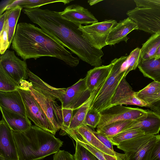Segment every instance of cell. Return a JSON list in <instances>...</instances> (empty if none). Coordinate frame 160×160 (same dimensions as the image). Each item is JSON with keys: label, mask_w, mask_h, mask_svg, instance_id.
<instances>
[{"label": "cell", "mask_w": 160, "mask_h": 160, "mask_svg": "<svg viewBox=\"0 0 160 160\" xmlns=\"http://www.w3.org/2000/svg\"><path fill=\"white\" fill-rule=\"evenodd\" d=\"M144 119L135 120L123 131L139 129L143 131L145 134L156 135L160 131V115L149 110Z\"/></svg>", "instance_id": "cell-16"}, {"label": "cell", "mask_w": 160, "mask_h": 160, "mask_svg": "<svg viewBox=\"0 0 160 160\" xmlns=\"http://www.w3.org/2000/svg\"><path fill=\"white\" fill-rule=\"evenodd\" d=\"M135 121L127 120L114 122L97 129V131L102 133L110 138L124 131Z\"/></svg>", "instance_id": "cell-28"}, {"label": "cell", "mask_w": 160, "mask_h": 160, "mask_svg": "<svg viewBox=\"0 0 160 160\" xmlns=\"http://www.w3.org/2000/svg\"><path fill=\"white\" fill-rule=\"evenodd\" d=\"M148 107L160 115V92L156 99L150 104Z\"/></svg>", "instance_id": "cell-42"}, {"label": "cell", "mask_w": 160, "mask_h": 160, "mask_svg": "<svg viewBox=\"0 0 160 160\" xmlns=\"http://www.w3.org/2000/svg\"><path fill=\"white\" fill-rule=\"evenodd\" d=\"M0 53H4L10 46L8 38V26L7 19L5 21L2 30L0 32Z\"/></svg>", "instance_id": "cell-35"}, {"label": "cell", "mask_w": 160, "mask_h": 160, "mask_svg": "<svg viewBox=\"0 0 160 160\" xmlns=\"http://www.w3.org/2000/svg\"><path fill=\"white\" fill-rule=\"evenodd\" d=\"M0 65L6 72L17 83L28 78V68L25 60L17 57L14 51L7 49L0 57Z\"/></svg>", "instance_id": "cell-9"}, {"label": "cell", "mask_w": 160, "mask_h": 160, "mask_svg": "<svg viewBox=\"0 0 160 160\" xmlns=\"http://www.w3.org/2000/svg\"><path fill=\"white\" fill-rule=\"evenodd\" d=\"M92 93L86 85L85 77L81 78L66 88L61 103L62 108L76 110L88 100Z\"/></svg>", "instance_id": "cell-10"}, {"label": "cell", "mask_w": 160, "mask_h": 160, "mask_svg": "<svg viewBox=\"0 0 160 160\" xmlns=\"http://www.w3.org/2000/svg\"><path fill=\"white\" fill-rule=\"evenodd\" d=\"M135 30H138V25L130 18L120 21L109 33L106 40L107 45H115L122 41L127 42L128 35Z\"/></svg>", "instance_id": "cell-15"}, {"label": "cell", "mask_w": 160, "mask_h": 160, "mask_svg": "<svg viewBox=\"0 0 160 160\" xmlns=\"http://www.w3.org/2000/svg\"><path fill=\"white\" fill-rule=\"evenodd\" d=\"M101 118L100 113L93 108L91 107L86 115L84 125L93 129L97 128Z\"/></svg>", "instance_id": "cell-34"}, {"label": "cell", "mask_w": 160, "mask_h": 160, "mask_svg": "<svg viewBox=\"0 0 160 160\" xmlns=\"http://www.w3.org/2000/svg\"><path fill=\"white\" fill-rule=\"evenodd\" d=\"M141 48H137L127 56L122 64L120 71L124 73V77L130 71L136 69L140 61Z\"/></svg>", "instance_id": "cell-29"}, {"label": "cell", "mask_w": 160, "mask_h": 160, "mask_svg": "<svg viewBox=\"0 0 160 160\" xmlns=\"http://www.w3.org/2000/svg\"><path fill=\"white\" fill-rule=\"evenodd\" d=\"M80 144L87 148L96 156L99 160H107L105 158L104 153L96 148L87 143L78 141Z\"/></svg>", "instance_id": "cell-39"}, {"label": "cell", "mask_w": 160, "mask_h": 160, "mask_svg": "<svg viewBox=\"0 0 160 160\" xmlns=\"http://www.w3.org/2000/svg\"><path fill=\"white\" fill-rule=\"evenodd\" d=\"M156 138V135H154L149 142L139 148L124 152L125 160H148L151 149Z\"/></svg>", "instance_id": "cell-25"}, {"label": "cell", "mask_w": 160, "mask_h": 160, "mask_svg": "<svg viewBox=\"0 0 160 160\" xmlns=\"http://www.w3.org/2000/svg\"><path fill=\"white\" fill-rule=\"evenodd\" d=\"M0 106L28 118L22 96L18 90L0 91Z\"/></svg>", "instance_id": "cell-18"}, {"label": "cell", "mask_w": 160, "mask_h": 160, "mask_svg": "<svg viewBox=\"0 0 160 160\" xmlns=\"http://www.w3.org/2000/svg\"><path fill=\"white\" fill-rule=\"evenodd\" d=\"M63 123L60 134L64 135L65 131L68 128L73 116L74 111L71 109L62 108Z\"/></svg>", "instance_id": "cell-36"}, {"label": "cell", "mask_w": 160, "mask_h": 160, "mask_svg": "<svg viewBox=\"0 0 160 160\" xmlns=\"http://www.w3.org/2000/svg\"><path fill=\"white\" fill-rule=\"evenodd\" d=\"M0 160H10L5 158H3L1 157H0Z\"/></svg>", "instance_id": "cell-47"}, {"label": "cell", "mask_w": 160, "mask_h": 160, "mask_svg": "<svg viewBox=\"0 0 160 160\" xmlns=\"http://www.w3.org/2000/svg\"><path fill=\"white\" fill-rule=\"evenodd\" d=\"M59 13L63 18L73 23L78 27L82 24L87 25L98 22L87 9L77 4L67 6Z\"/></svg>", "instance_id": "cell-13"}, {"label": "cell", "mask_w": 160, "mask_h": 160, "mask_svg": "<svg viewBox=\"0 0 160 160\" xmlns=\"http://www.w3.org/2000/svg\"><path fill=\"white\" fill-rule=\"evenodd\" d=\"M12 131L19 160H41L57 152L63 142L36 126L19 132Z\"/></svg>", "instance_id": "cell-2"}, {"label": "cell", "mask_w": 160, "mask_h": 160, "mask_svg": "<svg viewBox=\"0 0 160 160\" xmlns=\"http://www.w3.org/2000/svg\"><path fill=\"white\" fill-rule=\"evenodd\" d=\"M100 113L101 118L97 129L115 122L143 119L146 117L148 110L118 105L111 107Z\"/></svg>", "instance_id": "cell-7"}, {"label": "cell", "mask_w": 160, "mask_h": 160, "mask_svg": "<svg viewBox=\"0 0 160 160\" xmlns=\"http://www.w3.org/2000/svg\"><path fill=\"white\" fill-rule=\"evenodd\" d=\"M11 47L25 61L47 56L59 59L72 67L79 62V59L73 56L60 43L41 28L30 23L18 24Z\"/></svg>", "instance_id": "cell-1"}, {"label": "cell", "mask_w": 160, "mask_h": 160, "mask_svg": "<svg viewBox=\"0 0 160 160\" xmlns=\"http://www.w3.org/2000/svg\"><path fill=\"white\" fill-rule=\"evenodd\" d=\"M67 135L75 141L89 144L105 154L115 157L118 154V153L113 151L105 146L94 135L92 130L86 125H84L74 130L67 131L65 135Z\"/></svg>", "instance_id": "cell-12"}, {"label": "cell", "mask_w": 160, "mask_h": 160, "mask_svg": "<svg viewBox=\"0 0 160 160\" xmlns=\"http://www.w3.org/2000/svg\"><path fill=\"white\" fill-rule=\"evenodd\" d=\"M114 64L113 60L107 65L95 67L87 72L86 83L91 92L102 86L108 78Z\"/></svg>", "instance_id": "cell-17"}, {"label": "cell", "mask_w": 160, "mask_h": 160, "mask_svg": "<svg viewBox=\"0 0 160 160\" xmlns=\"http://www.w3.org/2000/svg\"><path fill=\"white\" fill-rule=\"evenodd\" d=\"M102 86L92 92L91 96L88 100L76 110V112L73 115L70 126L65 131L64 135H65L67 131L76 129L84 125L85 120L87 113L91 107V104L95 96Z\"/></svg>", "instance_id": "cell-20"}, {"label": "cell", "mask_w": 160, "mask_h": 160, "mask_svg": "<svg viewBox=\"0 0 160 160\" xmlns=\"http://www.w3.org/2000/svg\"><path fill=\"white\" fill-rule=\"evenodd\" d=\"M28 80L33 85L44 91L62 102L66 88H57L43 81L28 69Z\"/></svg>", "instance_id": "cell-22"}, {"label": "cell", "mask_w": 160, "mask_h": 160, "mask_svg": "<svg viewBox=\"0 0 160 160\" xmlns=\"http://www.w3.org/2000/svg\"><path fill=\"white\" fill-rule=\"evenodd\" d=\"M159 58H160V45L158 48L153 58H154L155 59H157Z\"/></svg>", "instance_id": "cell-46"}, {"label": "cell", "mask_w": 160, "mask_h": 160, "mask_svg": "<svg viewBox=\"0 0 160 160\" xmlns=\"http://www.w3.org/2000/svg\"><path fill=\"white\" fill-rule=\"evenodd\" d=\"M26 82L31 94L57 131H58L61 128L63 123L62 106L58 104L56 98L33 85L31 82L26 80Z\"/></svg>", "instance_id": "cell-5"}, {"label": "cell", "mask_w": 160, "mask_h": 160, "mask_svg": "<svg viewBox=\"0 0 160 160\" xmlns=\"http://www.w3.org/2000/svg\"><path fill=\"white\" fill-rule=\"evenodd\" d=\"M2 117L12 131L22 132L29 129L31 126L28 118L0 106Z\"/></svg>", "instance_id": "cell-19"}, {"label": "cell", "mask_w": 160, "mask_h": 160, "mask_svg": "<svg viewBox=\"0 0 160 160\" xmlns=\"http://www.w3.org/2000/svg\"><path fill=\"white\" fill-rule=\"evenodd\" d=\"M123 78L116 89L111 101V107L122 105H132L148 107V105L139 99L135 95V92Z\"/></svg>", "instance_id": "cell-14"}, {"label": "cell", "mask_w": 160, "mask_h": 160, "mask_svg": "<svg viewBox=\"0 0 160 160\" xmlns=\"http://www.w3.org/2000/svg\"><path fill=\"white\" fill-rule=\"evenodd\" d=\"M144 134L141 130L133 129L121 132L109 139L113 145L117 146L122 142Z\"/></svg>", "instance_id": "cell-32"}, {"label": "cell", "mask_w": 160, "mask_h": 160, "mask_svg": "<svg viewBox=\"0 0 160 160\" xmlns=\"http://www.w3.org/2000/svg\"><path fill=\"white\" fill-rule=\"evenodd\" d=\"M9 10H6L5 12L0 16V32L3 29L5 22L7 19Z\"/></svg>", "instance_id": "cell-44"}, {"label": "cell", "mask_w": 160, "mask_h": 160, "mask_svg": "<svg viewBox=\"0 0 160 160\" xmlns=\"http://www.w3.org/2000/svg\"><path fill=\"white\" fill-rule=\"evenodd\" d=\"M72 0H15L14 2L6 8V10L11 9L17 6H19L25 9H33L47 4L62 2L64 4L69 3Z\"/></svg>", "instance_id": "cell-26"}, {"label": "cell", "mask_w": 160, "mask_h": 160, "mask_svg": "<svg viewBox=\"0 0 160 160\" xmlns=\"http://www.w3.org/2000/svg\"><path fill=\"white\" fill-rule=\"evenodd\" d=\"M156 136V140L151 149L148 160H160V135Z\"/></svg>", "instance_id": "cell-38"}, {"label": "cell", "mask_w": 160, "mask_h": 160, "mask_svg": "<svg viewBox=\"0 0 160 160\" xmlns=\"http://www.w3.org/2000/svg\"><path fill=\"white\" fill-rule=\"evenodd\" d=\"M53 160H76L74 155L64 150H59L53 156Z\"/></svg>", "instance_id": "cell-40"}, {"label": "cell", "mask_w": 160, "mask_h": 160, "mask_svg": "<svg viewBox=\"0 0 160 160\" xmlns=\"http://www.w3.org/2000/svg\"><path fill=\"white\" fill-rule=\"evenodd\" d=\"M76 142L75 151L74 155L76 160H99L90 151Z\"/></svg>", "instance_id": "cell-33"}, {"label": "cell", "mask_w": 160, "mask_h": 160, "mask_svg": "<svg viewBox=\"0 0 160 160\" xmlns=\"http://www.w3.org/2000/svg\"><path fill=\"white\" fill-rule=\"evenodd\" d=\"M94 135L107 147L111 150L114 151L113 149V144L109 139L102 133L92 130Z\"/></svg>", "instance_id": "cell-41"}, {"label": "cell", "mask_w": 160, "mask_h": 160, "mask_svg": "<svg viewBox=\"0 0 160 160\" xmlns=\"http://www.w3.org/2000/svg\"><path fill=\"white\" fill-rule=\"evenodd\" d=\"M102 1L99 0H91L88 1V2L90 6H92Z\"/></svg>", "instance_id": "cell-45"}, {"label": "cell", "mask_w": 160, "mask_h": 160, "mask_svg": "<svg viewBox=\"0 0 160 160\" xmlns=\"http://www.w3.org/2000/svg\"><path fill=\"white\" fill-rule=\"evenodd\" d=\"M160 92V82L154 81L142 89L135 92V95L149 106L156 99Z\"/></svg>", "instance_id": "cell-24"}, {"label": "cell", "mask_w": 160, "mask_h": 160, "mask_svg": "<svg viewBox=\"0 0 160 160\" xmlns=\"http://www.w3.org/2000/svg\"><path fill=\"white\" fill-rule=\"evenodd\" d=\"M154 135L144 134L122 142L117 146L124 152L133 151L146 143Z\"/></svg>", "instance_id": "cell-27"}, {"label": "cell", "mask_w": 160, "mask_h": 160, "mask_svg": "<svg viewBox=\"0 0 160 160\" xmlns=\"http://www.w3.org/2000/svg\"><path fill=\"white\" fill-rule=\"evenodd\" d=\"M122 56L113 60L114 64L110 74L95 96L91 107L100 113L111 107L112 98L124 73L120 71L121 67L127 57Z\"/></svg>", "instance_id": "cell-3"}, {"label": "cell", "mask_w": 160, "mask_h": 160, "mask_svg": "<svg viewBox=\"0 0 160 160\" xmlns=\"http://www.w3.org/2000/svg\"><path fill=\"white\" fill-rule=\"evenodd\" d=\"M117 23L114 20L106 19L90 25H81L78 29L82 33V37L92 47L102 50L107 45L108 36Z\"/></svg>", "instance_id": "cell-6"}, {"label": "cell", "mask_w": 160, "mask_h": 160, "mask_svg": "<svg viewBox=\"0 0 160 160\" xmlns=\"http://www.w3.org/2000/svg\"><path fill=\"white\" fill-rule=\"evenodd\" d=\"M20 84L9 76L0 65V91L8 92L17 90Z\"/></svg>", "instance_id": "cell-31"}, {"label": "cell", "mask_w": 160, "mask_h": 160, "mask_svg": "<svg viewBox=\"0 0 160 160\" xmlns=\"http://www.w3.org/2000/svg\"><path fill=\"white\" fill-rule=\"evenodd\" d=\"M160 45V34L156 33L152 34L142 44L141 48V60H147L153 58Z\"/></svg>", "instance_id": "cell-23"}, {"label": "cell", "mask_w": 160, "mask_h": 160, "mask_svg": "<svg viewBox=\"0 0 160 160\" xmlns=\"http://www.w3.org/2000/svg\"><path fill=\"white\" fill-rule=\"evenodd\" d=\"M127 14L137 23L138 30L151 34H160V13L158 11L136 7Z\"/></svg>", "instance_id": "cell-8"}, {"label": "cell", "mask_w": 160, "mask_h": 160, "mask_svg": "<svg viewBox=\"0 0 160 160\" xmlns=\"http://www.w3.org/2000/svg\"><path fill=\"white\" fill-rule=\"evenodd\" d=\"M137 7L149 8L160 11V0H134Z\"/></svg>", "instance_id": "cell-37"}, {"label": "cell", "mask_w": 160, "mask_h": 160, "mask_svg": "<svg viewBox=\"0 0 160 160\" xmlns=\"http://www.w3.org/2000/svg\"><path fill=\"white\" fill-rule=\"evenodd\" d=\"M18 89L25 106L27 117L42 129L55 135L57 131L41 107L31 94L26 82L21 81Z\"/></svg>", "instance_id": "cell-4"}, {"label": "cell", "mask_w": 160, "mask_h": 160, "mask_svg": "<svg viewBox=\"0 0 160 160\" xmlns=\"http://www.w3.org/2000/svg\"><path fill=\"white\" fill-rule=\"evenodd\" d=\"M15 0L3 1H2V2H1L0 16L1 15L3 12L6 10V8L11 4Z\"/></svg>", "instance_id": "cell-43"}, {"label": "cell", "mask_w": 160, "mask_h": 160, "mask_svg": "<svg viewBox=\"0 0 160 160\" xmlns=\"http://www.w3.org/2000/svg\"><path fill=\"white\" fill-rule=\"evenodd\" d=\"M0 157L19 160L12 131L3 118L0 121Z\"/></svg>", "instance_id": "cell-11"}, {"label": "cell", "mask_w": 160, "mask_h": 160, "mask_svg": "<svg viewBox=\"0 0 160 160\" xmlns=\"http://www.w3.org/2000/svg\"><path fill=\"white\" fill-rule=\"evenodd\" d=\"M138 67L145 77L160 82V58L141 60Z\"/></svg>", "instance_id": "cell-21"}, {"label": "cell", "mask_w": 160, "mask_h": 160, "mask_svg": "<svg viewBox=\"0 0 160 160\" xmlns=\"http://www.w3.org/2000/svg\"><path fill=\"white\" fill-rule=\"evenodd\" d=\"M22 8L20 6H17L9 10L7 19L8 26L9 41L10 44L12 43L13 38L17 22Z\"/></svg>", "instance_id": "cell-30"}]
</instances>
